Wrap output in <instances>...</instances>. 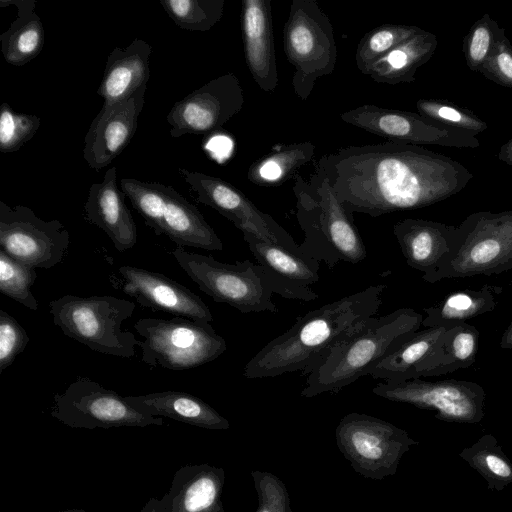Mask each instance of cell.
I'll return each instance as SVG.
<instances>
[{
	"label": "cell",
	"instance_id": "cell-29",
	"mask_svg": "<svg viewBox=\"0 0 512 512\" xmlns=\"http://www.w3.org/2000/svg\"><path fill=\"white\" fill-rule=\"evenodd\" d=\"M501 286L484 284L478 290L465 289L445 296L430 307L423 308L426 316L422 326L449 328L475 318L496 308Z\"/></svg>",
	"mask_w": 512,
	"mask_h": 512
},
{
	"label": "cell",
	"instance_id": "cell-35",
	"mask_svg": "<svg viewBox=\"0 0 512 512\" xmlns=\"http://www.w3.org/2000/svg\"><path fill=\"white\" fill-rule=\"evenodd\" d=\"M160 4L181 29L206 32L222 18L225 0H161Z\"/></svg>",
	"mask_w": 512,
	"mask_h": 512
},
{
	"label": "cell",
	"instance_id": "cell-8",
	"mask_svg": "<svg viewBox=\"0 0 512 512\" xmlns=\"http://www.w3.org/2000/svg\"><path fill=\"white\" fill-rule=\"evenodd\" d=\"M512 269V210L468 215L456 229L439 280L491 276Z\"/></svg>",
	"mask_w": 512,
	"mask_h": 512
},
{
	"label": "cell",
	"instance_id": "cell-18",
	"mask_svg": "<svg viewBox=\"0 0 512 512\" xmlns=\"http://www.w3.org/2000/svg\"><path fill=\"white\" fill-rule=\"evenodd\" d=\"M124 280V292L143 307L164 311L201 324L213 320L209 307L182 284L165 275L129 265L118 269Z\"/></svg>",
	"mask_w": 512,
	"mask_h": 512
},
{
	"label": "cell",
	"instance_id": "cell-22",
	"mask_svg": "<svg viewBox=\"0 0 512 512\" xmlns=\"http://www.w3.org/2000/svg\"><path fill=\"white\" fill-rule=\"evenodd\" d=\"M117 169L109 168L102 181L93 183L84 206L89 222L101 228L119 252L137 242V229L117 186Z\"/></svg>",
	"mask_w": 512,
	"mask_h": 512
},
{
	"label": "cell",
	"instance_id": "cell-5",
	"mask_svg": "<svg viewBox=\"0 0 512 512\" xmlns=\"http://www.w3.org/2000/svg\"><path fill=\"white\" fill-rule=\"evenodd\" d=\"M296 217L304 232V255L329 269L338 262L359 263L367 257L365 244L325 173L315 165L308 181L295 175Z\"/></svg>",
	"mask_w": 512,
	"mask_h": 512
},
{
	"label": "cell",
	"instance_id": "cell-3",
	"mask_svg": "<svg viewBox=\"0 0 512 512\" xmlns=\"http://www.w3.org/2000/svg\"><path fill=\"white\" fill-rule=\"evenodd\" d=\"M423 318L412 308H399L381 317L368 318L308 374L301 396L312 398L338 392L370 375L388 354L419 330Z\"/></svg>",
	"mask_w": 512,
	"mask_h": 512
},
{
	"label": "cell",
	"instance_id": "cell-44",
	"mask_svg": "<svg viewBox=\"0 0 512 512\" xmlns=\"http://www.w3.org/2000/svg\"><path fill=\"white\" fill-rule=\"evenodd\" d=\"M498 159L512 167V138L501 146Z\"/></svg>",
	"mask_w": 512,
	"mask_h": 512
},
{
	"label": "cell",
	"instance_id": "cell-42",
	"mask_svg": "<svg viewBox=\"0 0 512 512\" xmlns=\"http://www.w3.org/2000/svg\"><path fill=\"white\" fill-rule=\"evenodd\" d=\"M29 342L26 330L4 310H0V373L24 351Z\"/></svg>",
	"mask_w": 512,
	"mask_h": 512
},
{
	"label": "cell",
	"instance_id": "cell-28",
	"mask_svg": "<svg viewBox=\"0 0 512 512\" xmlns=\"http://www.w3.org/2000/svg\"><path fill=\"white\" fill-rule=\"evenodd\" d=\"M437 44L435 34L421 29L382 57L369 76L375 82L390 85L413 82L417 69L432 58Z\"/></svg>",
	"mask_w": 512,
	"mask_h": 512
},
{
	"label": "cell",
	"instance_id": "cell-40",
	"mask_svg": "<svg viewBox=\"0 0 512 512\" xmlns=\"http://www.w3.org/2000/svg\"><path fill=\"white\" fill-rule=\"evenodd\" d=\"M41 119L34 114L15 112L8 103L0 108V150L3 153L18 151L34 137Z\"/></svg>",
	"mask_w": 512,
	"mask_h": 512
},
{
	"label": "cell",
	"instance_id": "cell-41",
	"mask_svg": "<svg viewBox=\"0 0 512 512\" xmlns=\"http://www.w3.org/2000/svg\"><path fill=\"white\" fill-rule=\"evenodd\" d=\"M257 492L258 507L255 512H292L285 483L267 471L251 472Z\"/></svg>",
	"mask_w": 512,
	"mask_h": 512
},
{
	"label": "cell",
	"instance_id": "cell-14",
	"mask_svg": "<svg viewBox=\"0 0 512 512\" xmlns=\"http://www.w3.org/2000/svg\"><path fill=\"white\" fill-rule=\"evenodd\" d=\"M343 122L391 141L414 145L477 148L474 133L425 118L418 113L363 104L340 115Z\"/></svg>",
	"mask_w": 512,
	"mask_h": 512
},
{
	"label": "cell",
	"instance_id": "cell-17",
	"mask_svg": "<svg viewBox=\"0 0 512 512\" xmlns=\"http://www.w3.org/2000/svg\"><path fill=\"white\" fill-rule=\"evenodd\" d=\"M146 87H140L124 101L103 104L84 139L83 156L90 168H105L130 143L145 104Z\"/></svg>",
	"mask_w": 512,
	"mask_h": 512
},
{
	"label": "cell",
	"instance_id": "cell-9",
	"mask_svg": "<svg viewBox=\"0 0 512 512\" xmlns=\"http://www.w3.org/2000/svg\"><path fill=\"white\" fill-rule=\"evenodd\" d=\"M134 328L143 337L138 341L142 361L152 367L191 369L215 360L227 349L211 324L183 317L141 318Z\"/></svg>",
	"mask_w": 512,
	"mask_h": 512
},
{
	"label": "cell",
	"instance_id": "cell-10",
	"mask_svg": "<svg viewBox=\"0 0 512 512\" xmlns=\"http://www.w3.org/2000/svg\"><path fill=\"white\" fill-rule=\"evenodd\" d=\"M335 438L339 451L354 471L372 480L396 474L403 455L419 444L392 423L357 412L340 420Z\"/></svg>",
	"mask_w": 512,
	"mask_h": 512
},
{
	"label": "cell",
	"instance_id": "cell-11",
	"mask_svg": "<svg viewBox=\"0 0 512 512\" xmlns=\"http://www.w3.org/2000/svg\"><path fill=\"white\" fill-rule=\"evenodd\" d=\"M50 414L71 428L108 429L163 424L161 417L139 412L125 396L88 377H78L62 393H56Z\"/></svg>",
	"mask_w": 512,
	"mask_h": 512
},
{
	"label": "cell",
	"instance_id": "cell-25",
	"mask_svg": "<svg viewBox=\"0 0 512 512\" xmlns=\"http://www.w3.org/2000/svg\"><path fill=\"white\" fill-rule=\"evenodd\" d=\"M141 413L168 417L210 430H227L229 421L197 396L178 391H163L138 396H125Z\"/></svg>",
	"mask_w": 512,
	"mask_h": 512
},
{
	"label": "cell",
	"instance_id": "cell-7",
	"mask_svg": "<svg viewBox=\"0 0 512 512\" xmlns=\"http://www.w3.org/2000/svg\"><path fill=\"white\" fill-rule=\"evenodd\" d=\"M283 45L295 68L293 91L305 101L316 81L334 72L337 60L332 23L315 0L292 1L283 29Z\"/></svg>",
	"mask_w": 512,
	"mask_h": 512
},
{
	"label": "cell",
	"instance_id": "cell-43",
	"mask_svg": "<svg viewBox=\"0 0 512 512\" xmlns=\"http://www.w3.org/2000/svg\"><path fill=\"white\" fill-rule=\"evenodd\" d=\"M478 72L501 86L512 88V44L505 33Z\"/></svg>",
	"mask_w": 512,
	"mask_h": 512
},
{
	"label": "cell",
	"instance_id": "cell-32",
	"mask_svg": "<svg viewBox=\"0 0 512 512\" xmlns=\"http://www.w3.org/2000/svg\"><path fill=\"white\" fill-rule=\"evenodd\" d=\"M479 337L476 327L466 322L447 328L436 363L423 377L446 375L473 365Z\"/></svg>",
	"mask_w": 512,
	"mask_h": 512
},
{
	"label": "cell",
	"instance_id": "cell-47",
	"mask_svg": "<svg viewBox=\"0 0 512 512\" xmlns=\"http://www.w3.org/2000/svg\"><path fill=\"white\" fill-rule=\"evenodd\" d=\"M60 512H86V511L82 510V509H67V510H62Z\"/></svg>",
	"mask_w": 512,
	"mask_h": 512
},
{
	"label": "cell",
	"instance_id": "cell-1",
	"mask_svg": "<svg viewBox=\"0 0 512 512\" xmlns=\"http://www.w3.org/2000/svg\"><path fill=\"white\" fill-rule=\"evenodd\" d=\"M316 166L350 214L372 217L443 201L473 178L457 160L396 141L343 147L323 155Z\"/></svg>",
	"mask_w": 512,
	"mask_h": 512
},
{
	"label": "cell",
	"instance_id": "cell-19",
	"mask_svg": "<svg viewBox=\"0 0 512 512\" xmlns=\"http://www.w3.org/2000/svg\"><path fill=\"white\" fill-rule=\"evenodd\" d=\"M456 229L437 221L407 218L394 224L393 233L406 263L434 284L440 281V271L451 254Z\"/></svg>",
	"mask_w": 512,
	"mask_h": 512
},
{
	"label": "cell",
	"instance_id": "cell-30",
	"mask_svg": "<svg viewBox=\"0 0 512 512\" xmlns=\"http://www.w3.org/2000/svg\"><path fill=\"white\" fill-rule=\"evenodd\" d=\"M258 263L283 280L298 286L310 287L319 281V262L283 246L272 244L242 233Z\"/></svg>",
	"mask_w": 512,
	"mask_h": 512
},
{
	"label": "cell",
	"instance_id": "cell-24",
	"mask_svg": "<svg viewBox=\"0 0 512 512\" xmlns=\"http://www.w3.org/2000/svg\"><path fill=\"white\" fill-rule=\"evenodd\" d=\"M151 55L150 44L138 38L125 48L115 47L112 50L96 91L104 99V104L124 101L140 87L147 86Z\"/></svg>",
	"mask_w": 512,
	"mask_h": 512
},
{
	"label": "cell",
	"instance_id": "cell-36",
	"mask_svg": "<svg viewBox=\"0 0 512 512\" xmlns=\"http://www.w3.org/2000/svg\"><path fill=\"white\" fill-rule=\"evenodd\" d=\"M120 186L122 192L128 196L133 207L155 234H164L163 224L166 206L164 184L122 178Z\"/></svg>",
	"mask_w": 512,
	"mask_h": 512
},
{
	"label": "cell",
	"instance_id": "cell-46",
	"mask_svg": "<svg viewBox=\"0 0 512 512\" xmlns=\"http://www.w3.org/2000/svg\"><path fill=\"white\" fill-rule=\"evenodd\" d=\"M500 347L502 349H512V322L504 331L501 340Z\"/></svg>",
	"mask_w": 512,
	"mask_h": 512
},
{
	"label": "cell",
	"instance_id": "cell-23",
	"mask_svg": "<svg viewBox=\"0 0 512 512\" xmlns=\"http://www.w3.org/2000/svg\"><path fill=\"white\" fill-rule=\"evenodd\" d=\"M447 328L430 327L416 331L388 354L370 374L385 382L417 379L433 368Z\"/></svg>",
	"mask_w": 512,
	"mask_h": 512
},
{
	"label": "cell",
	"instance_id": "cell-27",
	"mask_svg": "<svg viewBox=\"0 0 512 512\" xmlns=\"http://www.w3.org/2000/svg\"><path fill=\"white\" fill-rule=\"evenodd\" d=\"M35 4V0H0L1 7L15 5L17 8V17L0 35L1 53L8 64L23 66L43 48L44 28Z\"/></svg>",
	"mask_w": 512,
	"mask_h": 512
},
{
	"label": "cell",
	"instance_id": "cell-4",
	"mask_svg": "<svg viewBox=\"0 0 512 512\" xmlns=\"http://www.w3.org/2000/svg\"><path fill=\"white\" fill-rule=\"evenodd\" d=\"M172 255L202 292L215 302L226 303L241 313L277 312V306L272 302L273 293L302 301L319 297L310 287L291 284L250 260L222 263L180 246L172 251Z\"/></svg>",
	"mask_w": 512,
	"mask_h": 512
},
{
	"label": "cell",
	"instance_id": "cell-12",
	"mask_svg": "<svg viewBox=\"0 0 512 512\" xmlns=\"http://www.w3.org/2000/svg\"><path fill=\"white\" fill-rule=\"evenodd\" d=\"M372 392L384 399L435 411V418L447 422L474 424L484 417L486 393L477 383L421 378L402 382H379Z\"/></svg>",
	"mask_w": 512,
	"mask_h": 512
},
{
	"label": "cell",
	"instance_id": "cell-26",
	"mask_svg": "<svg viewBox=\"0 0 512 512\" xmlns=\"http://www.w3.org/2000/svg\"><path fill=\"white\" fill-rule=\"evenodd\" d=\"M164 234L180 247L221 251L223 243L200 211L172 186L164 185Z\"/></svg>",
	"mask_w": 512,
	"mask_h": 512
},
{
	"label": "cell",
	"instance_id": "cell-39",
	"mask_svg": "<svg viewBox=\"0 0 512 512\" xmlns=\"http://www.w3.org/2000/svg\"><path fill=\"white\" fill-rule=\"evenodd\" d=\"M505 30L489 14H484L463 39V53L471 71L478 72Z\"/></svg>",
	"mask_w": 512,
	"mask_h": 512
},
{
	"label": "cell",
	"instance_id": "cell-34",
	"mask_svg": "<svg viewBox=\"0 0 512 512\" xmlns=\"http://www.w3.org/2000/svg\"><path fill=\"white\" fill-rule=\"evenodd\" d=\"M421 28L405 24H384L366 33L359 41L355 62L359 71L369 75L372 67L400 43L417 34Z\"/></svg>",
	"mask_w": 512,
	"mask_h": 512
},
{
	"label": "cell",
	"instance_id": "cell-20",
	"mask_svg": "<svg viewBox=\"0 0 512 512\" xmlns=\"http://www.w3.org/2000/svg\"><path fill=\"white\" fill-rule=\"evenodd\" d=\"M271 11V0L242 1L245 61L253 80L265 92H274L278 85Z\"/></svg>",
	"mask_w": 512,
	"mask_h": 512
},
{
	"label": "cell",
	"instance_id": "cell-33",
	"mask_svg": "<svg viewBox=\"0 0 512 512\" xmlns=\"http://www.w3.org/2000/svg\"><path fill=\"white\" fill-rule=\"evenodd\" d=\"M459 456L484 478L489 490L502 491L512 483V463L493 435H483Z\"/></svg>",
	"mask_w": 512,
	"mask_h": 512
},
{
	"label": "cell",
	"instance_id": "cell-31",
	"mask_svg": "<svg viewBox=\"0 0 512 512\" xmlns=\"http://www.w3.org/2000/svg\"><path fill=\"white\" fill-rule=\"evenodd\" d=\"M315 150L316 145L308 141L275 146L250 165L248 180L262 187L280 186L312 160Z\"/></svg>",
	"mask_w": 512,
	"mask_h": 512
},
{
	"label": "cell",
	"instance_id": "cell-38",
	"mask_svg": "<svg viewBox=\"0 0 512 512\" xmlns=\"http://www.w3.org/2000/svg\"><path fill=\"white\" fill-rule=\"evenodd\" d=\"M418 114L457 129L475 135L488 128L486 122L478 118L472 111L462 108L450 101L440 99H419L416 102Z\"/></svg>",
	"mask_w": 512,
	"mask_h": 512
},
{
	"label": "cell",
	"instance_id": "cell-2",
	"mask_svg": "<svg viewBox=\"0 0 512 512\" xmlns=\"http://www.w3.org/2000/svg\"><path fill=\"white\" fill-rule=\"evenodd\" d=\"M386 287L370 285L299 316L290 329L247 362L243 376L258 379L297 371L309 374L336 344L377 313Z\"/></svg>",
	"mask_w": 512,
	"mask_h": 512
},
{
	"label": "cell",
	"instance_id": "cell-6",
	"mask_svg": "<svg viewBox=\"0 0 512 512\" xmlns=\"http://www.w3.org/2000/svg\"><path fill=\"white\" fill-rule=\"evenodd\" d=\"M136 308L132 301L113 296L64 295L49 303L53 322L62 332L93 351L131 358L138 341L122 328Z\"/></svg>",
	"mask_w": 512,
	"mask_h": 512
},
{
	"label": "cell",
	"instance_id": "cell-15",
	"mask_svg": "<svg viewBox=\"0 0 512 512\" xmlns=\"http://www.w3.org/2000/svg\"><path fill=\"white\" fill-rule=\"evenodd\" d=\"M178 171L190 189L196 193L198 202L215 209L242 233H250L265 242L303 254L300 245L275 219L261 211L232 184L202 172L189 171L185 168H179Z\"/></svg>",
	"mask_w": 512,
	"mask_h": 512
},
{
	"label": "cell",
	"instance_id": "cell-16",
	"mask_svg": "<svg viewBox=\"0 0 512 512\" xmlns=\"http://www.w3.org/2000/svg\"><path fill=\"white\" fill-rule=\"evenodd\" d=\"M244 102V90L234 73L214 78L174 103L167 115L170 135L215 132L242 110Z\"/></svg>",
	"mask_w": 512,
	"mask_h": 512
},
{
	"label": "cell",
	"instance_id": "cell-13",
	"mask_svg": "<svg viewBox=\"0 0 512 512\" xmlns=\"http://www.w3.org/2000/svg\"><path fill=\"white\" fill-rule=\"evenodd\" d=\"M70 237L59 220L45 221L26 206L0 201V249L33 268L49 269L60 263Z\"/></svg>",
	"mask_w": 512,
	"mask_h": 512
},
{
	"label": "cell",
	"instance_id": "cell-45",
	"mask_svg": "<svg viewBox=\"0 0 512 512\" xmlns=\"http://www.w3.org/2000/svg\"><path fill=\"white\" fill-rule=\"evenodd\" d=\"M140 512H162L161 499L151 497Z\"/></svg>",
	"mask_w": 512,
	"mask_h": 512
},
{
	"label": "cell",
	"instance_id": "cell-37",
	"mask_svg": "<svg viewBox=\"0 0 512 512\" xmlns=\"http://www.w3.org/2000/svg\"><path fill=\"white\" fill-rule=\"evenodd\" d=\"M35 268L22 264L0 249V291L7 297L37 310L38 303L31 288L36 280Z\"/></svg>",
	"mask_w": 512,
	"mask_h": 512
},
{
	"label": "cell",
	"instance_id": "cell-21",
	"mask_svg": "<svg viewBox=\"0 0 512 512\" xmlns=\"http://www.w3.org/2000/svg\"><path fill=\"white\" fill-rule=\"evenodd\" d=\"M224 483L225 472L220 467L207 463L182 466L161 498L162 512H224Z\"/></svg>",
	"mask_w": 512,
	"mask_h": 512
}]
</instances>
